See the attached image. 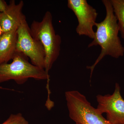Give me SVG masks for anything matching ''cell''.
<instances>
[{
  "mask_svg": "<svg viewBox=\"0 0 124 124\" xmlns=\"http://www.w3.org/2000/svg\"><path fill=\"white\" fill-rule=\"evenodd\" d=\"M102 1L106 8V17L101 22L95 23L97 29L94 37L88 45L89 48L99 45L101 48L100 54L94 63L87 67V69L91 71L90 78L96 65L106 55L118 58L124 54V47L118 36L119 28L110 1L109 0Z\"/></svg>",
  "mask_w": 124,
  "mask_h": 124,
  "instance_id": "cell-1",
  "label": "cell"
},
{
  "mask_svg": "<svg viewBox=\"0 0 124 124\" xmlns=\"http://www.w3.org/2000/svg\"><path fill=\"white\" fill-rule=\"evenodd\" d=\"M51 12H46L40 22L33 20L30 27V32L34 39L39 41L45 53V70L47 73L59 56L61 50V37L55 32Z\"/></svg>",
  "mask_w": 124,
  "mask_h": 124,
  "instance_id": "cell-2",
  "label": "cell"
},
{
  "mask_svg": "<svg viewBox=\"0 0 124 124\" xmlns=\"http://www.w3.org/2000/svg\"><path fill=\"white\" fill-rule=\"evenodd\" d=\"M30 78L47 80L46 88L48 97H50L49 75L45 69L30 63L28 58L23 54L16 51L12 62L0 64V83L14 80L17 84L23 85Z\"/></svg>",
  "mask_w": 124,
  "mask_h": 124,
  "instance_id": "cell-3",
  "label": "cell"
},
{
  "mask_svg": "<svg viewBox=\"0 0 124 124\" xmlns=\"http://www.w3.org/2000/svg\"><path fill=\"white\" fill-rule=\"evenodd\" d=\"M69 116L76 124H111L84 94L77 90L65 93Z\"/></svg>",
  "mask_w": 124,
  "mask_h": 124,
  "instance_id": "cell-4",
  "label": "cell"
},
{
  "mask_svg": "<svg viewBox=\"0 0 124 124\" xmlns=\"http://www.w3.org/2000/svg\"><path fill=\"white\" fill-rule=\"evenodd\" d=\"M16 51L29 58L31 63L45 69V53L40 41L34 39L30 32L26 19L23 20L17 29Z\"/></svg>",
  "mask_w": 124,
  "mask_h": 124,
  "instance_id": "cell-5",
  "label": "cell"
},
{
  "mask_svg": "<svg viewBox=\"0 0 124 124\" xmlns=\"http://www.w3.org/2000/svg\"><path fill=\"white\" fill-rule=\"evenodd\" d=\"M67 5L77 18V33L79 35L93 39L95 32L93 27L95 26L98 15L97 10L89 4L86 0H68Z\"/></svg>",
  "mask_w": 124,
  "mask_h": 124,
  "instance_id": "cell-6",
  "label": "cell"
},
{
  "mask_svg": "<svg viewBox=\"0 0 124 124\" xmlns=\"http://www.w3.org/2000/svg\"><path fill=\"white\" fill-rule=\"evenodd\" d=\"M120 90L119 85L116 83L112 94L96 97L97 109L102 115L106 114L107 119L111 124H124V100Z\"/></svg>",
  "mask_w": 124,
  "mask_h": 124,
  "instance_id": "cell-7",
  "label": "cell"
},
{
  "mask_svg": "<svg viewBox=\"0 0 124 124\" xmlns=\"http://www.w3.org/2000/svg\"><path fill=\"white\" fill-rule=\"evenodd\" d=\"M23 0L16 4L15 0H11L6 9L0 12V24L3 33L19 27L23 20L26 19L23 13Z\"/></svg>",
  "mask_w": 124,
  "mask_h": 124,
  "instance_id": "cell-8",
  "label": "cell"
},
{
  "mask_svg": "<svg viewBox=\"0 0 124 124\" xmlns=\"http://www.w3.org/2000/svg\"><path fill=\"white\" fill-rule=\"evenodd\" d=\"M16 27L0 37V64L13 60L16 52L17 29Z\"/></svg>",
  "mask_w": 124,
  "mask_h": 124,
  "instance_id": "cell-9",
  "label": "cell"
},
{
  "mask_svg": "<svg viewBox=\"0 0 124 124\" xmlns=\"http://www.w3.org/2000/svg\"><path fill=\"white\" fill-rule=\"evenodd\" d=\"M117 19L121 36L124 39V0H110Z\"/></svg>",
  "mask_w": 124,
  "mask_h": 124,
  "instance_id": "cell-10",
  "label": "cell"
},
{
  "mask_svg": "<svg viewBox=\"0 0 124 124\" xmlns=\"http://www.w3.org/2000/svg\"><path fill=\"white\" fill-rule=\"evenodd\" d=\"M1 124H29L21 113L11 114L8 119Z\"/></svg>",
  "mask_w": 124,
  "mask_h": 124,
  "instance_id": "cell-11",
  "label": "cell"
},
{
  "mask_svg": "<svg viewBox=\"0 0 124 124\" xmlns=\"http://www.w3.org/2000/svg\"><path fill=\"white\" fill-rule=\"evenodd\" d=\"M8 5L4 0H0V12L5 11L7 8Z\"/></svg>",
  "mask_w": 124,
  "mask_h": 124,
  "instance_id": "cell-12",
  "label": "cell"
},
{
  "mask_svg": "<svg viewBox=\"0 0 124 124\" xmlns=\"http://www.w3.org/2000/svg\"><path fill=\"white\" fill-rule=\"evenodd\" d=\"M3 32H2V28H1V26L0 24V37L1 36L2 34H3Z\"/></svg>",
  "mask_w": 124,
  "mask_h": 124,
  "instance_id": "cell-13",
  "label": "cell"
},
{
  "mask_svg": "<svg viewBox=\"0 0 124 124\" xmlns=\"http://www.w3.org/2000/svg\"><path fill=\"white\" fill-rule=\"evenodd\" d=\"M0 89H5L4 88H2V86H0Z\"/></svg>",
  "mask_w": 124,
  "mask_h": 124,
  "instance_id": "cell-14",
  "label": "cell"
}]
</instances>
